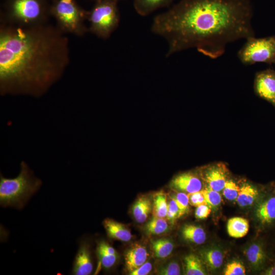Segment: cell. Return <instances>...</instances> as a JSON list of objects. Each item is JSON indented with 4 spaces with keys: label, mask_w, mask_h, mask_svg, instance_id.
Instances as JSON below:
<instances>
[{
    "label": "cell",
    "mask_w": 275,
    "mask_h": 275,
    "mask_svg": "<svg viewBox=\"0 0 275 275\" xmlns=\"http://www.w3.org/2000/svg\"><path fill=\"white\" fill-rule=\"evenodd\" d=\"M253 15L251 0H180L154 18L151 31L167 41V57L196 48L215 59L228 43L255 37Z\"/></svg>",
    "instance_id": "cell-1"
},
{
    "label": "cell",
    "mask_w": 275,
    "mask_h": 275,
    "mask_svg": "<svg viewBox=\"0 0 275 275\" xmlns=\"http://www.w3.org/2000/svg\"><path fill=\"white\" fill-rule=\"evenodd\" d=\"M70 62L65 33L48 23L0 25V93L39 97L63 75Z\"/></svg>",
    "instance_id": "cell-2"
},
{
    "label": "cell",
    "mask_w": 275,
    "mask_h": 275,
    "mask_svg": "<svg viewBox=\"0 0 275 275\" xmlns=\"http://www.w3.org/2000/svg\"><path fill=\"white\" fill-rule=\"evenodd\" d=\"M42 184V181L34 175L28 164L21 161L20 172L16 177L8 178L1 174V206L22 209Z\"/></svg>",
    "instance_id": "cell-3"
},
{
    "label": "cell",
    "mask_w": 275,
    "mask_h": 275,
    "mask_svg": "<svg viewBox=\"0 0 275 275\" xmlns=\"http://www.w3.org/2000/svg\"><path fill=\"white\" fill-rule=\"evenodd\" d=\"M117 3L115 0H98L94 7L88 13L89 32L104 39L110 37L120 22Z\"/></svg>",
    "instance_id": "cell-4"
},
{
    "label": "cell",
    "mask_w": 275,
    "mask_h": 275,
    "mask_svg": "<svg viewBox=\"0 0 275 275\" xmlns=\"http://www.w3.org/2000/svg\"><path fill=\"white\" fill-rule=\"evenodd\" d=\"M47 18L40 0H13L7 18L2 21L27 26L48 23Z\"/></svg>",
    "instance_id": "cell-5"
},
{
    "label": "cell",
    "mask_w": 275,
    "mask_h": 275,
    "mask_svg": "<svg viewBox=\"0 0 275 275\" xmlns=\"http://www.w3.org/2000/svg\"><path fill=\"white\" fill-rule=\"evenodd\" d=\"M57 25L65 34L81 36L89 31L85 24L88 13L79 11L73 0H60L53 10Z\"/></svg>",
    "instance_id": "cell-6"
},
{
    "label": "cell",
    "mask_w": 275,
    "mask_h": 275,
    "mask_svg": "<svg viewBox=\"0 0 275 275\" xmlns=\"http://www.w3.org/2000/svg\"><path fill=\"white\" fill-rule=\"evenodd\" d=\"M237 53L240 61L249 65L256 63L275 64V36L249 38Z\"/></svg>",
    "instance_id": "cell-7"
},
{
    "label": "cell",
    "mask_w": 275,
    "mask_h": 275,
    "mask_svg": "<svg viewBox=\"0 0 275 275\" xmlns=\"http://www.w3.org/2000/svg\"><path fill=\"white\" fill-rule=\"evenodd\" d=\"M254 87L260 97L275 106V70L268 69L257 73Z\"/></svg>",
    "instance_id": "cell-8"
},
{
    "label": "cell",
    "mask_w": 275,
    "mask_h": 275,
    "mask_svg": "<svg viewBox=\"0 0 275 275\" xmlns=\"http://www.w3.org/2000/svg\"><path fill=\"white\" fill-rule=\"evenodd\" d=\"M93 270L90 246L85 240L79 241L78 251L74 260L72 274L89 275Z\"/></svg>",
    "instance_id": "cell-9"
},
{
    "label": "cell",
    "mask_w": 275,
    "mask_h": 275,
    "mask_svg": "<svg viewBox=\"0 0 275 275\" xmlns=\"http://www.w3.org/2000/svg\"><path fill=\"white\" fill-rule=\"evenodd\" d=\"M171 185L176 189L189 194L201 191L202 187L201 180L189 173H183L175 177L171 182Z\"/></svg>",
    "instance_id": "cell-10"
},
{
    "label": "cell",
    "mask_w": 275,
    "mask_h": 275,
    "mask_svg": "<svg viewBox=\"0 0 275 275\" xmlns=\"http://www.w3.org/2000/svg\"><path fill=\"white\" fill-rule=\"evenodd\" d=\"M205 180L209 188L218 192L222 190L227 181L225 167L221 164L210 167L205 173Z\"/></svg>",
    "instance_id": "cell-11"
},
{
    "label": "cell",
    "mask_w": 275,
    "mask_h": 275,
    "mask_svg": "<svg viewBox=\"0 0 275 275\" xmlns=\"http://www.w3.org/2000/svg\"><path fill=\"white\" fill-rule=\"evenodd\" d=\"M148 255L145 247L139 244L133 245L127 251L125 257L128 270L131 272L143 265Z\"/></svg>",
    "instance_id": "cell-12"
},
{
    "label": "cell",
    "mask_w": 275,
    "mask_h": 275,
    "mask_svg": "<svg viewBox=\"0 0 275 275\" xmlns=\"http://www.w3.org/2000/svg\"><path fill=\"white\" fill-rule=\"evenodd\" d=\"M103 225L107 235L111 238L128 241L132 237L130 231L124 225L112 219H105Z\"/></svg>",
    "instance_id": "cell-13"
},
{
    "label": "cell",
    "mask_w": 275,
    "mask_h": 275,
    "mask_svg": "<svg viewBox=\"0 0 275 275\" xmlns=\"http://www.w3.org/2000/svg\"><path fill=\"white\" fill-rule=\"evenodd\" d=\"M96 252L102 267L106 269L112 268L116 263L117 254L115 249L108 243L100 241L97 246Z\"/></svg>",
    "instance_id": "cell-14"
},
{
    "label": "cell",
    "mask_w": 275,
    "mask_h": 275,
    "mask_svg": "<svg viewBox=\"0 0 275 275\" xmlns=\"http://www.w3.org/2000/svg\"><path fill=\"white\" fill-rule=\"evenodd\" d=\"M173 0H133L136 12L143 16L150 14L155 11L171 5Z\"/></svg>",
    "instance_id": "cell-15"
},
{
    "label": "cell",
    "mask_w": 275,
    "mask_h": 275,
    "mask_svg": "<svg viewBox=\"0 0 275 275\" xmlns=\"http://www.w3.org/2000/svg\"><path fill=\"white\" fill-rule=\"evenodd\" d=\"M249 230L248 220L240 217L230 218L227 223L229 235L234 238H241L246 235Z\"/></svg>",
    "instance_id": "cell-16"
},
{
    "label": "cell",
    "mask_w": 275,
    "mask_h": 275,
    "mask_svg": "<svg viewBox=\"0 0 275 275\" xmlns=\"http://www.w3.org/2000/svg\"><path fill=\"white\" fill-rule=\"evenodd\" d=\"M258 196V190L249 183H243L239 188L236 199L238 204L241 207L252 205Z\"/></svg>",
    "instance_id": "cell-17"
},
{
    "label": "cell",
    "mask_w": 275,
    "mask_h": 275,
    "mask_svg": "<svg viewBox=\"0 0 275 275\" xmlns=\"http://www.w3.org/2000/svg\"><path fill=\"white\" fill-rule=\"evenodd\" d=\"M258 218L263 223H270L275 219V197L261 203L256 211Z\"/></svg>",
    "instance_id": "cell-18"
},
{
    "label": "cell",
    "mask_w": 275,
    "mask_h": 275,
    "mask_svg": "<svg viewBox=\"0 0 275 275\" xmlns=\"http://www.w3.org/2000/svg\"><path fill=\"white\" fill-rule=\"evenodd\" d=\"M151 208L149 199L146 197L139 198L132 207V213L136 221L139 223H144L148 216Z\"/></svg>",
    "instance_id": "cell-19"
},
{
    "label": "cell",
    "mask_w": 275,
    "mask_h": 275,
    "mask_svg": "<svg viewBox=\"0 0 275 275\" xmlns=\"http://www.w3.org/2000/svg\"><path fill=\"white\" fill-rule=\"evenodd\" d=\"M183 238L188 241L200 244L203 243L206 240V233L200 227L193 225H186L182 230Z\"/></svg>",
    "instance_id": "cell-20"
},
{
    "label": "cell",
    "mask_w": 275,
    "mask_h": 275,
    "mask_svg": "<svg viewBox=\"0 0 275 275\" xmlns=\"http://www.w3.org/2000/svg\"><path fill=\"white\" fill-rule=\"evenodd\" d=\"M186 274L187 275H204L206 274L200 259L195 255L189 254L184 258Z\"/></svg>",
    "instance_id": "cell-21"
},
{
    "label": "cell",
    "mask_w": 275,
    "mask_h": 275,
    "mask_svg": "<svg viewBox=\"0 0 275 275\" xmlns=\"http://www.w3.org/2000/svg\"><path fill=\"white\" fill-rule=\"evenodd\" d=\"M152 246L156 257L164 258L170 255L173 250V243L168 239H159L152 241Z\"/></svg>",
    "instance_id": "cell-22"
},
{
    "label": "cell",
    "mask_w": 275,
    "mask_h": 275,
    "mask_svg": "<svg viewBox=\"0 0 275 275\" xmlns=\"http://www.w3.org/2000/svg\"><path fill=\"white\" fill-rule=\"evenodd\" d=\"M168 203L166 195L162 192L157 193L154 198L153 213L155 216L167 217Z\"/></svg>",
    "instance_id": "cell-23"
},
{
    "label": "cell",
    "mask_w": 275,
    "mask_h": 275,
    "mask_svg": "<svg viewBox=\"0 0 275 275\" xmlns=\"http://www.w3.org/2000/svg\"><path fill=\"white\" fill-rule=\"evenodd\" d=\"M168 228L166 220L163 218L155 216L146 225V230L149 234H160L166 232Z\"/></svg>",
    "instance_id": "cell-24"
},
{
    "label": "cell",
    "mask_w": 275,
    "mask_h": 275,
    "mask_svg": "<svg viewBox=\"0 0 275 275\" xmlns=\"http://www.w3.org/2000/svg\"><path fill=\"white\" fill-rule=\"evenodd\" d=\"M246 256L252 264L258 266L265 259V253L262 248L258 244L254 243L246 250Z\"/></svg>",
    "instance_id": "cell-25"
},
{
    "label": "cell",
    "mask_w": 275,
    "mask_h": 275,
    "mask_svg": "<svg viewBox=\"0 0 275 275\" xmlns=\"http://www.w3.org/2000/svg\"><path fill=\"white\" fill-rule=\"evenodd\" d=\"M204 258L207 265L213 269L219 268L223 262L222 252L216 249H211L205 252Z\"/></svg>",
    "instance_id": "cell-26"
},
{
    "label": "cell",
    "mask_w": 275,
    "mask_h": 275,
    "mask_svg": "<svg viewBox=\"0 0 275 275\" xmlns=\"http://www.w3.org/2000/svg\"><path fill=\"white\" fill-rule=\"evenodd\" d=\"M206 204L210 208H215L218 206L222 201V197L218 191L214 190L209 187L201 190Z\"/></svg>",
    "instance_id": "cell-27"
},
{
    "label": "cell",
    "mask_w": 275,
    "mask_h": 275,
    "mask_svg": "<svg viewBox=\"0 0 275 275\" xmlns=\"http://www.w3.org/2000/svg\"><path fill=\"white\" fill-rule=\"evenodd\" d=\"M176 202L179 210L180 216L187 212L189 209L188 196L185 193L179 192L172 198Z\"/></svg>",
    "instance_id": "cell-28"
},
{
    "label": "cell",
    "mask_w": 275,
    "mask_h": 275,
    "mask_svg": "<svg viewBox=\"0 0 275 275\" xmlns=\"http://www.w3.org/2000/svg\"><path fill=\"white\" fill-rule=\"evenodd\" d=\"M239 188L238 185L231 180H227L223 188V195L228 200L233 201L236 200Z\"/></svg>",
    "instance_id": "cell-29"
},
{
    "label": "cell",
    "mask_w": 275,
    "mask_h": 275,
    "mask_svg": "<svg viewBox=\"0 0 275 275\" xmlns=\"http://www.w3.org/2000/svg\"><path fill=\"white\" fill-rule=\"evenodd\" d=\"M245 269L240 262L234 261L228 263L224 270L225 275H244Z\"/></svg>",
    "instance_id": "cell-30"
},
{
    "label": "cell",
    "mask_w": 275,
    "mask_h": 275,
    "mask_svg": "<svg viewBox=\"0 0 275 275\" xmlns=\"http://www.w3.org/2000/svg\"><path fill=\"white\" fill-rule=\"evenodd\" d=\"M167 218L172 222L180 217L179 210L175 201L172 199L168 203Z\"/></svg>",
    "instance_id": "cell-31"
},
{
    "label": "cell",
    "mask_w": 275,
    "mask_h": 275,
    "mask_svg": "<svg viewBox=\"0 0 275 275\" xmlns=\"http://www.w3.org/2000/svg\"><path fill=\"white\" fill-rule=\"evenodd\" d=\"M158 274L162 275H179L180 274V266L175 262H171L167 266L161 268Z\"/></svg>",
    "instance_id": "cell-32"
},
{
    "label": "cell",
    "mask_w": 275,
    "mask_h": 275,
    "mask_svg": "<svg viewBox=\"0 0 275 275\" xmlns=\"http://www.w3.org/2000/svg\"><path fill=\"white\" fill-rule=\"evenodd\" d=\"M188 196L189 203L193 206L197 207L200 205L206 204L204 196L201 191L189 193Z\"/></svg>",
    "instance_id": "cell-33"
},
{
    "label": "cell",
    "mask_w": 275,
    "mask_h": 275,
    "mask_svg": "<svg viewBox=\"0 0 275 275\" xmlns=\"http://www.w3.org/2000/svg\"><path fill=\"white\" fill-rule=\"evenodd\" d=\"M210 212V207L206 204H203L197 207L195 216L198 219H204L208 217Z\"/></svg>",
    "instance_id": "cell-34"
},
{
    "label": "cell",
    "mask_w": 275,
    "mask_h": 275,
    "mask_svg": "<svg viewBox=\"0 0 275 275\" xmlns=\"http://www.w3.org/2000/svg\"><path fill=\"white\" fill-rule=\"evenodd\" d=\"M152 269V264L150 262H145L143 265L130 272V275H146Z\"/></svg>",
    "instance_id": "cell-35"
},
{
    "label": "cell",
    "mask_w": 275,
    "mask_h": 275,
    "mask_svg": "<svg viewBox=\"0 0 275 275\" xmlns=\"http://www.w3.org/2000/svg\"><path fill=\"white\" fill-rule=\"evenodd\" d=\"M264 274L275 275V266L268 268L265 272Z\"/></svg>",
    "instance_id": "cell-36"
},
{
    "label": "cell",
    "mask_w": 275,
    "mask_h": 275,
    "mask_svg": "<svg viewBox=\"0 0 275 275\" xmlns=\"http://www.w3.org/2000/svg\"><path fill=\"white\" fill-rule=\"evenodd\" d=\"M115 1H118H118H119V0H115Z\"/></svg>",
    "instance_id": "cell-37"
}]
</instances>
